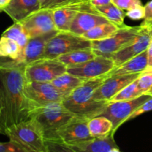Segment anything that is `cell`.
<instances>
[{
  "label": "cell",
  "instance_id": "cell-1",
  "mask_svg": "<svg viewBox=\"0 0 152 152\" xmlns=\"http://www.w3.org/2000/svg\"><path fill=\"white\" fill-rule=\"evenodd\" d=\"M25 64L0 57V94L3 109L0 134L13 125L31 119L34 110L25 94Z\"/></svg>",
  "mask_w": 152,
  "mask_h": 152
},
{
  "label": "cell",
  "instance_id": "cell-2",
  "mask_svg": "<svg viewBox=\"0 0 152 152\" xmlns=\"http://www.w3.org/2000/svg\"><path fill=\"white\" fill-rule=\"evenodd\" d=\"M106 77H102L84 81L62 101L64 106L74 116L90 119L102 114L108 102L94 99V92Z\"/></svg>",
  "mask_w": 152,
  "mask_h": 152
},
{
  "label": "cell",
  "instance_id": "cell-3",
  "mask_svg": "<svg viewBox=\"0 0 152 152\" xmlns=\"http://www.w3.org/2000/svg\"><path fill=\"white\" fill-rule=\"evenodd\" d=\"M4 135L28 152H46L47 140L38 123L31 118L7 128Z\"/></svg>",
  "mask_w": 152,
  "mask_h": 152
},
{
  "label": "cell",
  "instance_id": "cell-4",
  "mask_svg": "<svg viewBox=\"0 0 152 152\" xmlns=\"http://www.w3.org/2000/svg\"><path fill=\"white\" fill-rule=\"evenodd\" d=\"M74 117L62 102L49 104L37 108L31 118L34 119L44 133L47 141H53L56 132Z\"/></svg>",
  "mask_w": 152,
  "mask_h": 152
},
{
  "label": "cell",
  "instance_id": "cell-5",
  "mask_svg": "<svg viewBox=\"0 0 152 152\" xmlns=\"http://www.w3.org/2000/svg\"><path fill=\"white\" fill-rule=\"evenodd\" d=\"M91 48V42L71 31H58L48 42L44 58L56 59L59 56L81 49Z\"/></svg>",
  "mask_w": 152,
  "mask_h": 152
},
{
  "label": "cell",
  "instance_id": "cell-6",
  "mask_svg": "<svg viewBox=\"0 0 152 152\" xmlns=\"http://www.w3.org/2000/svg\"><path fill=\"white\" fill-rule=\"evenodd\" d=\"M141 26H125L108 38L99 41L91 42V49L96 56L111 58L117 51L129 45L137 35Z\"/></svg>",
  "mask_w": 152,
  "mask_h": 152
},
{
  "label": "cell",
  "instance_id": "cell-7",
  "mask_svg": "<svg viewBox=\"0 0 152 152\" xmlns=\"http://www.w3.org/2000/svg\"><path fill=\"white\" fill-rule=\"evenodd\" d=\"M67 72V67L57 59L42 58L27 64L25 76L27 82L51 83L55 78Z\"/></svg>",
  "mask_w": 152,
  "mask_h": 152
},
{
  "label": "cell",
  "instance_id": "cell-8",
  "mask_svg": "<svg viewBox=\"0 0 152 152\" xmlns=\"http://www.w3.org/2000/svg\"><path fill=\"white\" fill-rule=\"evenodd\" d=\"M25 94L34 111L49 104L62 102L65 98L51 83L27 82Z\"/></svg>",
  "mask_w": 152,
  "mask_h": 152
},
{
  "label": "cell",
  "instance_id": "cell-9",
  "mask_svg": "<svg viewBox=\"0 0 152 152\" xmlns=\"http://www.w3.org/2000/svg\"><path fill=\"white\" fill-rule=\"evenodd\" d=\"M88 119L74 116L56 132L53 142L74 145L92 139L88 129Z\"/></svg>",
  "mask_w": 152,
  "mask_h": 152
},
{
  "label": "cell",
  "instance_id": "cell-10",
  "mask_svg": "<svg viewBox=\"0 0 152 152\" xmlns=\"http://www.w3.org/2000/svg\"><path fill=\"white\" fill-rule=\"evenodd\" d=\"M116 67L111 58L96 56L94 59L75 66L68 67L67 72L83 81L105 77Z\"/></svg>",
  "mask_w": 152,
  "mask_h": 152
},
{
  "label": "cell",
  "instance_id": "cell-11",
  "mask_svg": "<svg viewBox=\"0 0 152 152\" xmlns=\"http://www.w3.org/2000/svg\"><path fill=\"white\" fill-rule=\"evenodd\" d=\"M151 97L152 96L143 95L133 100L108 102V105L99 116H103L111 120L113 123L112 134L114 135L117 129L123 123L127 122L128 118L134 112L135 110Z\"/></svg>",
  "mask_w": 152,
  "mask_h": 152
},
{
  "label": "cell",
  "instance_id": "cell-12",
  "mask_svg": "<svg viewBox=\"0 0 152 152\" xmlns=\"http://www.w3.org/2000/svg\"><path fill=\"white\" fill-rule=\"evenodd\" d=\"M140 26L136 37L126 47L111 56L116 66L147 50L152 40V27Z\"/></svg>",
  "mask_w": 152,
  "mask_h": 152
},
{
  "label": "cell",
  "instance_id": "cell-13",
  "mask_svg": "<svg viewBox=\"0 0 152 152\" xmlns=\"http://www.w3.org/2000/svg\"><path fill=\"white\" fill-rule=\"evenodd\" d=\"M20 22L30 38L57 31L51 9L42 7Z\"/></svg>",
  "mask_w": 152,
  "mask_h": 152
},
{
  "label": "cell",
  "instance_id": "cell-14",
  "mask_svg": "<svg viewBox=\"0 0 152 152\" xmlns=\"http://www.w3.org/2000/svg\"><path fill=\"white\" fill-rule=\"evenodd\" d=\"M106 22H109V21L89 2L77 13L71 24L69 31L83 36L94 27Z\"/></svg>",
  "mask_w": 152,
  "mask_h": 152
},
{
  "label": "cell",
  "instance_id": "cell-15",
  "mask_svg": "<svg viewBox=\"0 0 152 152\" xmlns=\"http://www.w3.org/2000/svg\"><path fill=\"white\" fill-rule=\"evenodd\" d=\"M89 2V0H71L51 9L56 30L58 31H69L77 13Z\"/></svg>",
  "mask_w": 152,
  "mask_h": 152
},
{
  "label": "cell",
  "instance_id": "cell-16",
  "mask_svg": "<svg viewBox=\"0 0 152 152\" xmlns=\"http://www.w3.org/2000/svg\"><path fill=\"white\" fill-rule=\"evenodd\" d=\"M140 74L113 76L107 77L94 92V99L98 101H108L120 91L138 78Z\"/></svg>",
  "mask_w": 152,
  "mask_h": 152
},
{
  "label": "cell",
  "instance_id": "cell-17",
  "mask_svg": "<svg viewBox=\"0 0 152 152\" xmlns=\"http://www.w3.org/2000/svg\"><path fill=\"white\" fill-rule=\"evenodd\" d=\"M42 8L40 0H11L3 12L14 22H22L32 13Z\"/></svg>",
  "mask_w": 152,
  "mask_h": 152
},
{
  "label": "cell",
  "instance_id": "cell-18",
  "mask_svg": "<svg viewBox=\"0 0 152 152\" xmlns=\"http://www.w3.org/2000/svg\"><path fill=\"white\" fill-rule=\"evenodd\" d=\"M57 32L58 31H56L44 35L30 38L26 46L23 49L24 63L27 65L44 58L48 42Z\"/></svg>",
  "mask_w": 152,
  "mask_h": 152
},
{
  "label": "cell",
  "instance_id": "cell-19",
  "mask_svg": "<svg viewBox=\"0 0 152 152\" xmlns=\"http://www.w3.org/2000/svg\"><path fill=\"white\" fill-rule=\"evenodd\" d=\"M147 69H148V53L147 50H145L129 60L123 62L121 65L116 66L107 75H105V77L107 78L113 76L141 74Z\"/></svg>",
  "mask_w": 152,
  "mask_h": 152
},
{
  "label": "cell",
  "instance_id": "cell-20",
  "mask_svg": "<svg viewBox=\"0 0 152 152\" xmlns=\"http://www.w3.org/2000/svg\"><path fill=\"white\" fill-rule=\"evenodd\" d=\"M70 147L76 152H109L112 148H119L112 134L105 137L92 138Z\"/></svg>",
  "mask_w": 152,
  "mask_h": 152
},
{
  "label": "cell",
  "instance_id": "cell-21",
  "mask_svg": "<svg viewBox=\"0 0 152 152\" xmlns=\"http://www.w3.org/2000/svg\"><path fill=\"white\" fill-rule=\"evenodd\" d=\"M83 82L81 79L65 72L55 78L51 83L65 97H67Z\"/></svg>",
  "mask_w": 152,
  "mask_h": 152
},
{
  "label": "cell",
  "instance_id": "cell-22",
  "mask_svg": "<svg viewBox=\"0 0 152 152\" xmlns=\"http://www.w3.org/2000/svg\"><path fill=\"white\" fill-rule=\"evenodd\" d=\"M88 129L93 138L105 137L112 134L113 123L107 117L97 116L88 120Z\"/></svg>",
  "mask_w": 152,
  "mask_h": 152
},
{
  "label": "cell",
  "instance_id": "cell-23",
  "mask_svg": "<svg viewBox=\"0 0 152 152\" xmlns=\"http://www.w3.org/2000/svg\"><path fill=\"white\" fill-rule=\"evenodd\" d=\"M96 56L91 48L81 49L74 50L71 53L59 56L56 59L63 63L65 66L71 67L85 63Z\"/></svg>",
  "mask_w": 152,
  "mask_h": 152
},
{
  "label": "cell",
  "instance_id": "cell-24",
  "mask_svg": "<svg viewBox=\"0 0 152 152\" xmlns=\"http://www.w3.org/2000/svg\"><path fill=\"white\" fill-rule=\"evenodd\" d=\"M0 57L23 62V50L15 41L1 37Z\"/></svg>",
  "mask_w": 152,
  "mask_h": 152
},
{
  "label": "cell",
  "instance_id": "cell-25",
  "mask_svg": "<svg viewBox=\"0 0 152 152\" xmlns=\"http://www.w3.org/2000/svg\"><path fill=\"white\" fill-rule=\"evenodd\" d=\"M119 27L112 22H106L94 27L83 35L84 38L91 42L105 39L114 35L119 30Z\"/></svg>",
  "mask_w": 152,
  "mask_h": 152
},
{
  "label": "cell",
  "instance_id": "cell-26",
  "mask_svg": "<svg viewBox=\"0 0 152 152\" xmlns=\"http://www.w3.org/2000/svg\"><path fill=\"white\" fill-rule=\"evenodd\" d=\"M1 37H6L15 41L22 50L30 39L29 36L20 22H14L2 33Z\"/></svg>",
  "mask_w": 152,
  "mask_h": 152
},
{
  "label": "cell",
  "instance_id": "cell-27",
  "mask_svg": "<svg viewBox=\"0 0 152 152\" xmlns=\"http://www.w3.org/2000/svg\"><path fill=\"white\" fill-rule=\"evenodd\" d=\"M109 22H112L114 25H117L119 28L125 26L124 19L126 16V13L124 10H121L118 7L113 4L112 2L110 3L107 5L102 6V7H96Z\"/></svg>",
  "mask_w": 152,
  "mask_h": 152
},
{
  "label": "cell",
  "instance_id": "cell-28",
  "mask_svg": "<svg viewBox=\"0 0 152 152\" xmlns=\"http://www.w3.org/2000/svg\"><path fill=\"white\" fill-rule=\"evenodd\" d=\"M143 96L139 88L137 79L132 83L123 88L115 96H113L108 102H118V101H129Z\"/></svg>",
  "mask_w": 152,
  "mask_h": 152
},
{
  "label": "cell",
  "instance_id": "cell-29",
  "mask_svg": "<svg viewBox=\"0 0 152 152\" xmlns=\"http://www.w3.org/2000/svg\"><path fill=\"white\" fill-rule=\"evenodd\" d=\"M137 83L142 95L152 96V70L141 73L137 78Z\"/></svg>",
  "mask_w": 152,
  "mask_h": 152
},
{
  "label": "cell",
  "instance_id": "cell-30",
  "mask_svg": "<svg viewBox=\"0 0 152 152\" xmlns=\"http://www.w3.org/2000/svg\"><path fill=\"white\" fill-rule=\"evenodd\" d=\"M126 16L130 18L133 20H140V19H143L145 18V7L142 4H139L135 7H132L130 10H127L126 13Z\"/></svg>",
  "mask_w": 152,
  "mask_h": 152
},
{
  "label": "cell",
  "instance_id": "cell-31",
  "mask_svg": "<svg viewBox=\"0 0 152 152\" xmlns=\"http://www.w3.org/2000/svg\"><path fill=\"white\" fill-rule=\"evenodd\" d=\"M46 152H76L68 145L61 142L47 141V151Z\"/></svg>",
  "mask_w": 152,
  "mask_h": 152
},
{
  "label": "cell",
  "instance_id": "cell-32",
  "mask_svg": "<svg viewBox=\"0 0 152 152\" xmlns=\"http://www.w3.org/2000/svg\"><path fill=\"white\" fill-rule=\"evenodd\" d=\"M0 152H28L13 141L0 142Z\"/></svg>",
  "mask_w": 152,
  "mask_h": 152
},
{
  "label": "cell",
  "instance_id": "cell-33",
  "mask_svg": "<svg viewBox=\"0 0 152 152\" xmlns=\"http://www.w3.org/2000/svg\"><path fill=\"white\" fill-rule=\"evenodd\" d=\"M152 111V97L147 99V100L145 101L140 106L138 107V108L135 110L134 112L128 118L127 121L132 120V119L136 118L138 116H140L142 115V114H143L144 113L148 112V111Z\"/></svg>",
  "mask_w": 152,
  "mask_h": 152
},
{
  "label": "cell",
  "instance_id": "cell-34",
  "mask_svg": "<svg viewBox=\"0 0 152 152\" xmlns=\"http://www.w3.org/2000/svg\"><path fill=\"white\" fill-rule=\"evenodd\" d=\"M111 2L123 10H129L135 6L142 4L141 0H111Z\"/></svg>",
  "mask_w": 152,
  "mask_h": 152
},
{
  "label": "cell",
  "instance_id": "cell-35",
  "mask_svg": "<svg viewBox=\"0 0 152 152\" xmlns=\"http://www.w3.org/2000/svg\"><path fill=\"white\" fill-rule=\"evenodd\" d=\"M145 15L143 22L140 25L145 27H152V0L148 1L145 6Z\"/></svg>",
  "mask_w": 152,
  "mask_h": 152
},
{
  "label": "cell",
  "instance_id": "cell-36",
  "mask_svg": "<svg viewBox=\"0 0 152 152\" xmlns=\"http://www.w3.org/2000/svg\"><path fill=\"white\" fill-rule=\"evenodd\" d=\"M70 1H71V0H47V1L43 4L42 7V8L53 9Z\"/></svg>",
  "mask_w": 152,
  "mask_h": 152
},
{
  "label": "cell",
  "instance_id": "cell-37",
  "mask_svg": "<svg viewBox=\"0 0 152 152\" xmlns=\"http://www.w3.org/2000/svg\"><path fill=\"white\" fill-rule=\"evenodd\" d=\"M91 4L95 7H102L111 3V0H89Z\"/></svg>",
  "mask_w": 152,
  "mask_h": 152
},
{
  "label": "cell",
  "instance_id": "cell-38",
  "mask_svg": "<svg viewBox=\"0 0 152 152\" xmlns=\"http://www.w3.org/2000/svg\"><path fill=\"white\" fill-rule=\"evenodd\" d=\"M147 53H148V69L152 70V40L147 49Z\"/></svg>",
  "mask_w": 152,
  "mask_h": 152
},
{
  "label": "cell",
  "instance_id": "cell-39",
  "mask_svg": "<svg viewBox=\"0 0 152 152\" xmlns=\"http://www.w3.org/2000/svg\"><path fill=\"white\" fill-rule=\"evenodd\" d=\"M11 1V0H0V8L1 9V10H4V8H5L10 2Z\"/></svg>",
  "mask_w": 152,
  "mask_h": 152
},
{
  "label": "cell",
  "instance_id": "cell-40",
  "mask_svg": "<svg viewBox=\"0 0 152 152\" xmlns=\"http://www.w3.org/2000/svg\"><path fill=\"white\" fill-rule=\"evenodd\" d=\"M3 106H2V102H1V94H0V117H1V111H2Z\"/></svg>",
  "mask_w": 152,
  "mask_h": 152
},
{
  "label": "cell",
  "instance_id": "cell-41",
  "mask_svg": "<svg viewBox=\"0 0 152 152\" xmlns=\"http://www.w3.org/2000/svg\"><path fill=\"white\" fill-rule=\"evenodd\" d=\"M109 152H121L119 148H114L111 150Z\"/></svg>",
  "mask_w": 152,
  "mask_h": 152
},
{
  "label": "cell",
  "instance_id": "cell-42",
  "mask_svg": "<svg viewBox=\"0 0 152 152\" xmlns=\"http://www.w3.org/2000/svg\"><path fill=\"white\" fill-rule=\"evenodd\" d=\"M47 1V0H40V2H41V4H42V7L43 4H45V3Z\"/></svg>",
  "mask_w": 152,
  "mask_h": 152
},
{
  "label": "cell",
  "instance_id": "cell-43",
  "mask_svg": "<svg viewBox=\"0 0 152 152\" xmlns=\"http://www.w3.org/2000/svg\"><path fill=\"white\" fill-rule=\"evenodd\" d=\"M1 12H2V10H1V8H0V13H1Z\"/></svg>",
  "mask_w": 152,
  "mask_h": 152
}]
</instances>
